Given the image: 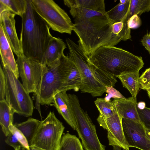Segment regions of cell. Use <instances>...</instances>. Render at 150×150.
Returning <instances> with one entry per match:
<instances>
[{"instance_id":"3957f363","label":"cell","mask_w":150,"mask_h":150,"mask_svg":"<svg viewBox=\"0 0 150 150\" xmlns=\"http://www.w3.org/2000/svg\"><path fill=\"white\" fill-rule=\"evenodd\" d=\"M26 11L22 18L20 42L23 54L41 63L49 42L53 36L50 28L27 0Z\"/></svg>"},{"instance_id":"d6a6232c","label":"cell","mask_w":150,"mask_h":150,"mask_svg":"<svg viewBox=\"0 0 150 150\" xmlns=\"http://www.w3.org/2000/svg\"><path fill=\"white\" fill-rule=\"evenodd\" d=\"M123 27V23L122 21L112 24V33L118 37Z\"/></svg>"},{"instance_id":"d4e9b609","label":"cell","mask_w":150,"mask_h":150,"mask_svg":"<svg viewBox=\"0 0 150 150\" xmlns=\"http://www.w3.org/2000/svg\"><path fill=\"white\" fill-rule=\"evenodd\" d=\"M94 103L100 116L108 117L117 112L112 100H107L105 98H97Z\"/></svg>"},{"instance_id":"d6986e66","label":"cell","mask_w":150,"mask_h":150,"mask_svg":"<svg viewBox=\"0 0 150 150\" xmlns=\"http://www.w3.org/2000/svg\"><path fill=\"white\" fill-rule=\"evenodd\" d=\"M139 76V71H137L123 74L117 77L121 81L123 87L127 89L132 96L134 98H137L140 88Z\"/></svg>"},{"instance_id":"ffe728a7","label":"cell","mask_w":150,"mask_h":150,"mask_svg":"<svg viewBox=\"0 0 150 150\" xmlns=\"http://www.w3.org/2000/svg\"><path fill=\"white\" fill-rule=\"evenodd\" d=\"M41 121L33 118H30L26 121L14 125L20 131L26 139L29 146L36 134Z\"/></svg>"},{"instance_id":"44dd1931","label":"cell","mask_w":150,"mask_h":150,"mask_svg":"<svg viewBox=\"0 0 150 150\" xmlns=\"http://www.w3.org/2000/svg\"><path fill=\"white\" fill-rule=\"evenodd\" d=\"M71 61L70 72L61 91L67 92L71 89L78 91L81 87L82 81L80 72L75 64Z\"/></svg>"},{"instance_id":"2e32d148","label":"cell","mask_w":150,"mask_h":150,"mask_svg":"<svg viewBox=\"0 0 150 150\" xmlns=\"http://www.w3.org/2000/svg\"><path fill=\"white\" fill-rule=\"evenodd\" d=\"M66 48L62 39L52 36L44 53L41 63L48 67L51 66L61 58Z\"/></svg>"},{"instance_id":"74e56055","label":"cell","mask_w":150,"mask_h":150,"mask_svg":"<svg viewBox=\"0 0 150 150\" xmlns=\"http://www.w3.org/2000/svg\"><path fill=\"white\" fill-rule=\"evenodd\" d=\"M29 147L30 150H46L35 146H31Z\"/></svg>"},{"instance_id":"30bf717a","label":"cell","mask_w":150,"mask_h":150,"mask_svg":"<svg viewBox=\"0 0 150 150\" xmlns=\"http://www.w3.org/2000/svg\"><path fill=\"white\" fill-rule=\"evenodd\" d=\"M16 61L24 87L29 93H36L47 72V66L23 54L18 57Z\"/></svg>"},{"instance_id":"9a60e30c","label":"cell","mask_w":150,"mask_h":150,"mask_svg":"<svg viewBox=\"0 0 150 150\" xmlns=\"http://www.w3.org/2000/svg\"><path fill=\"white\" fill-rule=\"evenodd\" d=\"M13 52L3 28L0 24V53L3 67L8 66L18 78L20 76Z\"/></svg>"},{"instance_id":"4316f807","label":"cell","mask_w":150,"mask_h":150,"mask_svg":"<svg viewBox=\"0 0 150 150\" xmlns=\"http://www.w3.org/2000/svg\"><path fill=\"white\" fill-rule=\"evenodd\" d=\"M140 122L146 129H150V108L146 107L143 110L137 108Z\"/></svg>"},{"instance_id":"7a4b0ae2","label":"cell","mask_w":150,"mask_h":150,"mask_svg":"<svg viewBox=\"0 0 150 150\" xmlns=\"http://www.w3.org/2000/svg\"><path fill=\"white\" fill-rule=\"evenodd\" d=\"M88 63L95 76L106 87H113L120 75L139 71L144 64L141 57L109 46L97 49L89 57Z\"/></svg>"},{"instance_id":"7c38bea8","label":"cell","mask_w":150,"mask_h":150,"mask_svg":"<svg viewBox=\"0 0 150 150\" xmlns=\"http://www.w3.org/2000/svg\"><path fill=\"white\" fill-rule=\"evenodd\" d=\"M122 123L125 139L129 147L150 150V140L146 137L145 128L141 122L122 118Z\"/></svg>"},{"instance_id":"52a82bcc","label":"cell","mask_w":150,"mask_h":150,"mask_svg":"<svg viewBox=\"0 0 150 150\" xmlns=\"http://www.w3.org/2000/svg\"><path fill=\"white\" fill-rule=\"evenodd\" d=\"M73 110L76 131L85 150H105V146L100 142L96 129L86 111L81 107L78 97L68 94Z\"/></svg>"},{"instance_id":"8fae6325","label":"cell","mask_w":150,"mask_h":150,"mask_svg":"<svg viewBox=\"0 0 150 150\" xmlns=\"http://www.w3.org/2000/svg\"><path fill=\"white\" fill-rule=\"evenodd\" d=\"M122 119L117 112L108 117L99 115L97 120L100 126L107 131L109 145L117 146L124 150H129L123 132Z\"/></svg>"},{"instance_id":"ac0fdd59","label":"cell","mask_w":150,"mask_h":150,"mask_svg":"<svg viewBox=\"0 0 150 150\" xmlns=\"http://www.w3.org/2000/svg\"><path fill=\"white\" fill-rule=\"evenodd\" d=\"M15 113L13 108L5 99L0 100V124L6 137L9 133L10 126L13 125Z\"/></svg>"},{"instance_id":"8d00e7d4","label":"cell","mask_w":150,"mask_h":150,"mask_svg":"<svg viewBox=\"0 0 150 150\" xmlns=\"http://www.w3.org/2000/svg\"><path fill=\"white\" fill-rule=\"evenodd\" d=\"M14 149L15 150H30L23 146H20Z\"/></svg>"},{"instance_id":"e0dca14e","label":"cell","mask_w":150,"mask_h":150,"mask_svg":"<svg viewBox=\"0 0 150 150\" xmlns=\"http://www.w3.org/2000/svg\"><path fill=\"white\" fill-rule=\"evenodd\" d=\"M112 101L117 112L122 118L141 122L137 109V98L131 96L126 99L116 98Z\"/></svg>"},{"instance_id":"ba28073f","label":"cell","mask_w":150,"mask_h":150,"mask_svg":"<svg viewBox=\"0 0 150 150\" xmlns=\"http://www.w3.org/2000/svg\"><path fill=\"white\" fill-rule=\"evenodd\" d=\"M32 7L50 28L71 35L74 23L67 13L52 0H31Z\"/></svg>"},{"instance_id":"603a6c76","label":"cell","mask_w":150,"mask_h":150,"mask_svg":"<svg viewBox=\"0 0 150 150\" xmlns=\"http://www.w3.org/2000/svg\"><path fill=\"white\" fill-rule=\"evenodd\" d=\"M83 149L79 139L68 132L62 135L57 150H84Z\"/></svg>"},{"instance_id":"60d3db41","label":"cell","mask_w":150,"mask_h":150,"mask_svg":"<svg viewBox=\"0 0 150 150\" xmlns=\"http://www.w3.org/2000/svg\"><path fill=\"white\" fill-rule=\"evenodd\" d=\"M146 90L147 91V93L149 96L150 98V88L147 89Z\"/></svg>"},{"instance_id":"f35d334b","label":"cell","mask_w":150,"mask_h":150,"mask_svg":"<svg viewBox=\"0 0 150 150\" xmlns=\"http://www.w3.org/2000/svg\"><path fill=\"white\" fill-rule=\"evenodd\" d=\"M145 130L146 137L150 140V129H148L145 128Z\"/></svg>"},{"instance_id":"4dcf8cb0","label":"cell","mask_w":150,"mask_h":150,"mask_svg":"<svg viewBox=\"0 0 150 150\" xmlns=\"http://www.w3.org/2000/svg\"><path fill=\"white\" fill-rule=\"evenodd\" d=\"M141 87H142L150 81V67L146 69L139 78Z\"/></svg>"},{"instance_id":"5b68a950","label":"cell","mask_w":150,"mask_h":150,"mask_svg":"<svg viewBox=\"0 0 150 150\" xmlns=\"http://www.w3.org/2000/svg\"><path fill=\"white\" fill-rule=\"evenodd\" d=\"M69 51L68 56L78 68L81 75V92L89 93L93 97L101 96L106 87L95 76L88 63V57L81 47L69 38L66 39Z\"/></svg>"},{"instance_id":"ab89813d","label":"cell","mask_w":150,"mask_h":150,"mask_svg":"<svg viewBox=\"0 0 150 150\" xmlns=\"http://www.w3.org/2000/svg\"><path fill=\"white\" fill-rule=\"evenodd\" d=\"M113 150H121L122 148L117 146H114Z\"/></svg>"},{"instance_id":"9c48e42d","label":"cell","mask_w":150,"mask_h":150,"mask_svg":"<svg viewBox=\"0 0 150 150\" xmlns=\"http://www.w3.org/2000/svg\"><path fill=\"white\" fill-rule=\"evenodd\" d=\"M64 128L54 112L50 111L46 118L41 121L30 146L46 150H57Z\"/></svg>"},{"instance_id":"cb8c5ba5","label":"cell","mask_w":150,"mask_h":150,"mask_svg":"<svg viewBox=\"0 0 150 150\" xmlns=\"http://www.w3.org/2000/svg\"><path fill=\"white\" fill-rule=\"evenodd\" d=\"M0 2L5 5L7 11L21 18L25 12L27 0H0Z\"/></svg>"},{"instance_id":"f1b7e54d","label":"cell","mask_w":150,"mask_h":150,"mask_svg":"<svg viewBox=\"0 0 150 150\" xmlns=\"http://www.w3.org/2000/svg\"><path fill=\"white\" fill-rule=\"evenodd\" d=\"M6 80L5 74L1 66L0 68V100L5 99Z\"/></svg>"},{"instance_id":"e575fe53","label":"cell","mask_w":150,"mask_h":150,"mask_svg":"<svg viewBox=\"0 0 150 150\" xmlns=\"http://www.w3.org/2000/svg\"><path fill=\"white\" fill-rule=\"evenodd\" d=\"M145 103L143 102H139L137 104V108L140 110H143L146 107Z\"/></svg>"},{"instance_id":"5bb4252c","label":"cell","mask_w":150,"mask_h":150,"mask_svg":"<svg viewBox=\"0 0 150 150\" xmlns=\"http://www.w3.org/2000/svg\"><path fill=\"white\" fill-rule=\"evenodd\" d=\"M51 106H54L66 122L75 130V120L72 105L66 91L57 92L53 97Z\"/></svg>"},{"instance_id":"1f68e13d","label":"cell","mask_w":150,"mask_h":150,"mask_svg":"<svg viewBox=\"0 0 150 150\" xmlns=\"http://www.w3.org/2000/svg\"><path fill=\"white\" fill-rule=\"evenodd\" d=\"M106 92L111 96V97L114 98H120L126 99V98L119 91L115 89L113 87H106Z\"/></svg>"},{"instance_id":"7402d4cb","label":"cell","mask_w":150,"mask_h":150,"mask_svg":"<svg viewBox=\"0 0 150 150\" xmlns=\"http://www.w3.org/2000/svg\"><path fill=\"white\" fill-rule=\"evenodd\" d=\"M130 0L125 3L119 2L110 10L106 11L107 16L112 23L122 21L129 14Z\"/></svg>"},{"instance_id":"8992f818","label":"cell","mask_w":150,"mask_h":150,"mask_svg":"<svg viewBox=\"0 0 150 150\" xmlns=\"http://www.w3.org/2000/svg\"><path fill=\"white\" fill-rule=\"evenodd\" d=\"M3 69L6 80L5 100L15 113L27 117L32 116L34 106L29 93L8 66Z\"/></svg>"},{"instance_id":"f546056e","label":"cell","mask_w":150,"mask_h":150,"mask_svg":"<svg viewBox=\"0 0 150 150\" xmlns=\"http://www.w3.org/2000/svg\"><path fill=\"white\" fill-rule=\"evenodd\" d=\"M142 24V21L139 16L134 15L128 20L127 25L128 27L130 29L137 28L139 27Z\"/></svg>"},{"instance_id":"83f0119b","label":"cell","mask_w":150,"mask_h":150,"mask_svg":"<svg viewBox=\"0 0 150 150\" xmlns=\"http://www.w3.org/2000/svg\"><path fill=\"white\" fill-rule=\"evenodd\" d=\"M5 142L14 149L20 146H23L16 134L11 128H9V133L5 139Z\"/></svg>"},{"instance_id":"d590c367","label":"cell","mask_w":150,"mask_h":150,"mask_svg":"<svg viewBox=\"0 0 150 150\" xmlns=\"http://www.w3.org/2000/svg\"><path fill=\"white\" fill-rule=\"evenodd\" d=\"M140 88L142 89L146 90L147 89L150 88V81L143 86L141 87Z\"/></svg>"},{"instance_id":"484cf974","label":"cell","mask_w":150,"mask_h":150,"mask_svg":"<svg viewBox=\"0 0 150 150\" xmlns=\"http://www.w3.org/2000/svg\"><path fill=\"white\" fill-rule=\"evenodd\" d=\"M150 11V0H130L129 18L134 15L139 16Z\"/></svg>"},{"instance_id":"6da1fadb","label":"cell","mask_w":150,"mask_h":150,"mask_svg":"<svg viewBox=\"0 0 150 150\" xmlns=\"http://www.w3.org/2000/svg\"><path fill=\"white\" fill-rule=\"evenodd\" d=\"M74 18L73 31L79 45L88 57L103 46H114L121 40L112 33V23L105 10L104 0H64Z\"/></svg>"},{"instance_id":"277c9868","label":"cell","mask_w":150,"mask_h":150,"mask_svg":"<svg viewBox=\"0 0 150 150\" xmlns=\"http://www.w3.org/2000/svg\"><path fill=\"white\" fill-rule=\"evenodd\" d=\"M71 61L69 56L64 54L53 65L47 67L41 84L36 93L34 94L35 108L40 113V105H51L55 95L62 91L70 72Z\"/></svg>"},{"instance_id":"836d02e7","label":"cell","mask_w":150,"mask_h":150,"mask_svg":"<svg viewBox=\"0 0 150 150\" xmlns=\"http://www.w3.org/2000/svg\"><path fill=\"white\" fill-rule=\"evenodd\" d=\"M142 45L143 46L150 54V33L145 35L141 40Z\"/></svg>"},{"instance_id":"4fadbf2b","label":"cell","mask_w":150,"mask_h":150,"mask_svg":"<svg viewBox=\"0 0 150 150\" xmlns=\"http://www.w3.org/2000/svg\"><path fill=\"white\" fill-rule=\"evenodd\" d=\"M15 15L9 11H5L0 15V21L12 50L18 57L23 54L16 30Z\"/></svg>"}]
</instances>
